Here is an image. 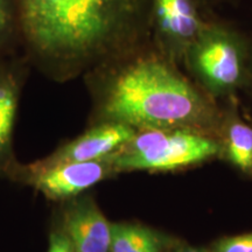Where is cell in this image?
<instances>
[{
  "label": "cell",
  "instance_id": "obj_14",
  "mask_svg": "<svg viewBox=\"0 0 252 252\" xmlns=\"http://www.w3.org/2000/svg\"><path fill=\"white\" fill-rule=\"evenodd\" d=\"M5 25V9L4 5H2V0H0V31L4 27Z\"/></svg>",
  "mask_w": 252,
  "mask_h": 252
},
{
  "label": "cell",
  "instance_id": "obj_15",
  "mask_svg": "<svg viewBox=\"0 0 252 252\" xmlns=\"http://www.w3.org/2000/svg\"><path fill=\"white\" fill-rule=\"evenodd\" d=\"M180 252H204V251L198 250V249H194V248H185L184 250H181Z\"/></svg>",
  "mask_w": 252,
  "mask_h": 252
},
{
  "label": "cell",
  "instance_id": "obj_13",
  "mask_svg": "<svg viewBox=\"0 0 252 252\" xmlns=\"http://www.w3.org/2000/svg\"><path fill=\"white\" fill-rule=\"evenodd\" d=\"M47 252H75L70 239L63 231H55L49 237V247Z\"/></svg>",
  "mask_w": 252,
  "mask_h": 252
},
{
  "label": "cell",
  "instance_id": "obj_1",
  "mask_svg": "<svg viewBox=\"0 0 252 252\" xmlns=\"http://www.w3.org/2000/svg\"><path fill=\"white\" fill-rule=\"evenodd\" d=\"M104 112L110 121L141 130H173L200 125L209 106L193 86L157 59L124 69L110 88Z\"/></svg>",
  "mask_w": 252,
  "mask_h": 252
},
{
  "label": "cell",
  "instance_id": "obj_2",
  "mask_svg": "<svg viewBox=\"0 0 252 252\" xmlns=\"http://www.w3.org/2000/svg\"><path fill=\"white\" fill-rule=\"evenodd\" d=\"M24 24L40 52L78 58L102 48L133 13V0H21Z\"/></svg>",
  "mask_w": 252,
  "mask_h": 252
},
{
  "label": "cell",
  "instance_id": "obj_5",
  "mask_svg": "<svg viewBox=\"0 0 252 252\" xmlns=\"http://www.w3.org/2000/svg\"><path fill=\"white\" fill-rule=\"evenodd\" d=\"M193 59L198 74L217 90L234 88L242 76V60L234 37L203 30L194 42Z\"/></svg>",
  "mask_w": 252,
  "mask_h": 252
},
{
  "label": "cell",
  "instance_id": "obj_7",
  "mask_svg": "<svg viewBox=\"0 0 252 252\" xmlns=\"http://www.w3.org/2000/svg\"><path fill=\"white\" fill-rule=\"evenodd\" d=\"M63 232L75 252H110L112 224L90 197L75 201L64 213Z\"/></svg>",
  "mask_w": 252,
  "mask_h": 252
},
{
  "label": "cell",
  "instance_id": "obj_6",
  "mask_svg": "<svg viewBox=\"0 0 252 252\" xmlns=\"http://www.w3.org/2000/svg\"><path fill=\"white\" fill-rule=\"evenodd\" d=\"M137 133L135 128L124 123L110 121L83 133L75 140L62 146L39 166H50L62 162L94 161L108 158L130 143Z\"/></svg>",
  "mask_w": 252,
  "mask_h": 252
},
{
  "label": "cell",
  "instance_id": "obj_3",
  "mask_svg": "<svg viewBox=\"0 0 252 252\" xmlns=\"http://www.w3.org/2000/svg\"><path fill=\"white\" fill-rule=\"evenodd\" d=\"M220 152V145L184 128L144 130L116 154V171H173L204 161Z\"/></svg>",
  "mask_w": 252,
  "mask_h": 252
},
{
  "label": "cell",
  "instance_id": "obj_9",
  "mask_svg": "<svg viewBox=\"0 0 252 252\" xmlns=\"http://www.w3.org/2000/svg\"><path fill=\"white\" fill-rule=\"evenodd\" d=\"M161 242L153 230L132 223L112 224L110 252H160Z\"/></svg>",
  "mask_w": 252,
  "mask_h": 252
},
{
  "label": "cell",
  "instance_id": "obj_10",
  "mask_svg": "<svg viewBox=\"0 0 252 252\" xmlns=\"http://www.w3.org/2000/svg\"><path fill=\"white\" fill-rule=\"evenodd\" d=\"M18 93L9 78H0V163L11 153L12 135L17 117Z\"/></svg>",
  "mask_w": 252,
  "mask_h": 252
},
{
  "label": "cell",
  "instance_id": "obj_12",
  "mask_svg": "<svg viewBox=\"0 0 252 252\" xmlns=\"http://www.w3.org/2000/svg\"><path fill=\"white\" fill-rule=\"evenodd\" d=\"M216 252H252V232L220 239Z\"/></svg>",
  "mask_w": 252,
  "mask_h": 252
},
{
  "label": "cell",
  "instance_id": "obj_8",
  "mask_svg": "<svg viewBox=\"0 0 252 252\" xmlns=\"http://www.w3.org/2000/svg\"><path fill=\"white\" fill-rule=\"evenodd\" d=\"M156 13L160 30L179 43L195 42L204 30L191 0H156Z\"/></svg>",
  "mask_w": 252,
  "mask_h": 252
},
{
  "label": "cell",
  "instance_id": "obj_4",
  "mask_svg": "<svg viewBox=\"0 0 252 252\" xmlns=\"http://www.w3.org/2000/svg\"><path fill=\"white\" fill-rule=\"evenodd\" d=\"M116 152L94 161L62 162L50 166L34 165L31 182L52 200L75 197L105 179L115 169Z\"/></svg>",
  "mask_w": 252,
  "mask_h": 252
},
{
  "label": "cell",
  "instance_id": "obj_11",
  "mask_svg": "<svg viewBox=\"0 0 252 252\" xmlns=\"http://www.w3.org/2000/svg\"><path fill=\"white\" fill-rule=\"evenodd\" d=\"M228 154L231 162L241 169H252V127L242 123L230 126Z\"/></svg>",
  "mask_w": 252,
  "mask_h": 252
}]
</instances>
